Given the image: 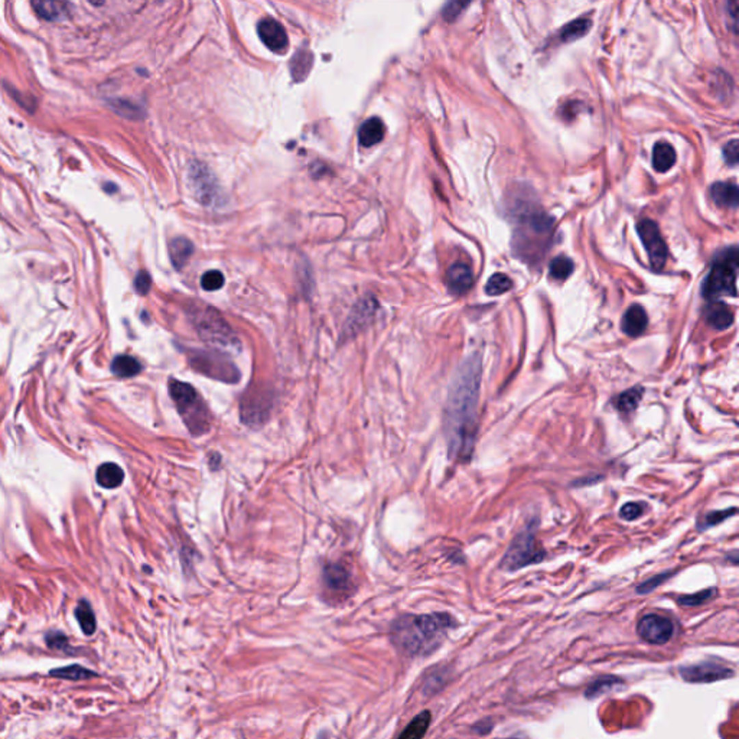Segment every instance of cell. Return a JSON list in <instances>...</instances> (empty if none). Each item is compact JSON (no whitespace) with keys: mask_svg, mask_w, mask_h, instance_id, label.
I'll return each instance as SVG.
<instances>
[{"mask_svg":"<svg viewBox=\"0 0 739 739\" xmlns=\"http://www.w3.org/2000/svg\"><path fill=\"white\" fill-rule=\"evenodd\" d=\"M481 359L471 357L458 368L445 411V433L452 458L467 461L477 437Z\"/></svg>","mask_w":739,"mask_h":739,"instance_id":"obj_1","label":"cell"},{"mask_svg":"<svg viewBox=\"0 0 739 739\" xmlns=\"http://www.w3.org/2000/svg\"><path fill=\"white\" fill-rule=\"evenodd\" d=\"M456 627L454 617L445 612L403 615L391 625V641L407 656H429L443 643L446 632Z\"/></svg>","mask_w":739,"mask_h":739,"instance_id":"obj_2","label":"cell"},{"mask_svg":"<svg viewBox=\"0 0 739 739\" xmlns=\"http://www.w3.org/2000/svg\"><path fill=\"white\" fill-rule=\"evenodd\" d=\"M169 393L190 433L194 437H200L211 429L213 416L194 386L172 378L169 381Z\"/></svg>","mask_w":739,"mask_h":739,"instance_id":"obj_3","label":"cell"},{"mask_svg":"<svg viewBox=\"0 0 739 739\" xmlns=\"http://www.w3.org/2000/svg\"><path fill=\"white\" fill-rule=\"evenodd\" d=\"M738 250L731 247L722 252L712 265V269L703 282L702 294L708 300H716L721 296H736L738 277Z\"/></svg>","mask_w":739,"mask_h":739,"instance_id":"obj_4","label":"cell"},{"mask_svg":"<svg viewBox=\"0 0 739 739\" xmlns=\"http://www.w3.org/2000/svg\"><path fill=\"white\" fill-rule=\"evenodd\" d=\"M194 324L200 337L211 347L229 350L239 347V338L231 331L229 324L213 308L201 307L194 311Z\"/></svg>","mask_w":739,"mask_h":739,"instance_id":"obj_5","label":"cell"},{"mask_svg":"<svg viewBox=\"0 0 739 739\" xmlns=\"http://www.w3.org/2000/svg\"><path fill=\"white\" fill-rule=\"evenodd\" d=\"M188 363L205 377L234 385L240 380V372L226 352L218 350H191L187 352Z\"/></svg>","mask_w":739,"mask_h":739,"instance_id":"obj_6","label":"cell"},{"mask_svg":"<svg viewBox=\"0 0 739 739\" xmlns=\"http://www.w3.org/2000/svg\"><path fill=\"white\" fill-rule=\"evenodd\" d=\"M536 529L537 520L527 526L526 529L513 540V543L504 554L503 562H501V567H503L504 571H519L521 567L542 562L546 558V553L537 547Z\"/></svg>","mask_w":739,"mask_h":739,"instance_id":"obj_7","label":"cell"},{"mask_svg":"<svg viewBox=\"0 0 739 739\" xmlns=\"http://www.w3.org/2000/svg\"><path fill=\"white\" fill-rule=\"evenodd\" d=\"M272 394L263 387H256L244 394L240 404V416L246 425L259 428L270 416Z\"/></svg>","mask_w":739,"mask_h":739,"instance_id":"obj_8","label":"cell"},{"mask_svg":"<svg viewBox=\"0 0 739 739\" xmlns=\"http://www.w3.org/2000/svg\"><path fill=\"white\" fill-rule=\"evenodd\" d=\"M637 231H638L641 242L644 243L647 253H649L650 265L653 266V269L656 270L663 269V266L666 265L669 252H667V246L663 240V237L662 234H660L657 224L651 220H643L637 224Z\"/></svg>","mask_w":739,"mask_h":739,"instance_id":"obj_9","label":"cell"},{"mask_svg":"<svg viewBox=\"0 0 739 739\" xmlns=\"http://www.w3.org/2000/svg\"><path fill=\"white\" fill-rule=\"evenodd\" d=\"M735 671L715 660H708L697 664L684 666L680 669V676L688 683H712L734 677Z\"/></svg>","mask_w":739,"mask_h":739,"instance_id":"obj_10","label":"cell"},{"mask_svg":"<svg viewBox=\"0 0 739 739\" xmlns=\"http://www.w3.org/2000/svg\"><path fill=\"white\" fill-rule=\"evenodd\" d=\"M637 632L644 641L654 645H663L673 637L675 624L667 617L649 614L644 615L638 621Z\"/></svg>","mask_w":739,"mask_h":739,"instance_id":"obj_11","label":"cell"},{"mask_svg":"<svg viewBox=\"0 0 739 739\" xmlns=\"http://www.w3.org/2000/svg\"><path fill=\"white\" fill-rule=\"evenodd\" d=\"M553 229V220L546 216L545 213H532L521 218V226L519 229V237H520V248L524 244H530V242H536V247L543 248V246L537 242L540 240L547 242L549 235L552 234Z\"/></svg>","mask_w":739,"mask_h":739,"instance_id":"obj_12","label":"cell"},{"mask_svg":"<svg viewBox=\"0 0 739 739\" xmlns=\"http://www.w3.org/2000/svg\"><path fill=\"white\" fill-rule=\"evenodd\" d=\"M190 182L191 188L200 203L205 205L216 204V200L218 198L217 183L207 166L201 164H194L190 169Z\"/></svg>","mask_w":739,"mask_h":739,"instance_id":"obj_13","label":"cell"},{"mask_svg":"<svg viewBox=\"0 0 739 739\" xmlns=\"http://www.w3.org/2000/svg\"><path fill=\"white\" fill-rule=\"evenodd\" d=\"M324 585L335 597H348L352 592V575L342 563H329L324 571Z\"/></svg>","mask_w":739,"mask_h":739,"instance_id":"obj_14","label":"cell"},{"mask_svg":"<svg viewBox=\"0 0 739 739\" xmlns=\"http://www.w3.org/2000/svg\"><path fill=\"white\" fill-rule=\"evenodd\" d=\"M259 35L261 42L276 54H283L287 49L289 39L283 26L274 19H263L259 23Z\"/></svg>","mask_w":739,"mask_h":739,"instance_id":"obj_15","label":"cell"},{"mask_svg":"<svg viewBox=\"0 0 739 739\" xmlns=\"http://www.w3.org/2000/svg\"><path fill=\"white\" fill-rule=\"evenodd\" d=\"M448 289L452 295H465L474 285L472 270L465 263H455L446 274Z\"/></svg>","mask_w":739,"mask_h":739,"instance_id":"obj_16","label":"cell"},{"mask_svg":"<svg viewBox=\"0 0 739 739\" xmlns=\"http://www.w3.org/2000/svg\"><path fill=\"white\" fill-rule=\"evenodd\" d=\"M649 325V318L641 305H632L627 309L623 318V331L628 337H640Z\"/></svg>","mask_w":739,"mask_h":739,"instance_id":"obj_17","label":"cell"},{"mask_svg":"<svg viewBox=\"0 0 739 739\" xmlns=\"http://www.w3.org/2000/svg\"><path fill=\"white\" fill-rule=\"evenodd\" d=\"M714 201L723 208H738L739 204V190L735 182H716L712 185L710 190Z\"/></svg>","mask_w":739,"mask_h":739,"instance_id":"obj_18","label":"cell"},{"mask_svg":"<svg viewBox=\"0 0 739 739\" xmlns=\"http://www.w3.org/2000/svg\"><path fill=\"white\" fill-rule=\"evenodd\" d=\"M706 321L712 328L722 331L734 324V312L723 302H714L706 309Z\"/></svg>","mask_w":739,"mask_h":739,"instance_id":"obj_19","label":"cell"},{"mask_svg":"<svg viewBox=\"0 0 739 739\" xmlns=\"http://www.w3.org/2000/svg\"><path fill=\"white\" fill-rule=\"evenodd\" d=\"M385 133H386V127H385V123L381 122V118L372 117V118H368V120H365L363 126L360 127L359 139L363 146L370 148L380 143L383 138H385Z\"/></svg>","mask_w":739,"mask_h":739,"instance_id":"obj_20","label":"cell"},{"mask_svg":"<svg viewBox=\"0 0 739 739\" xmlns=\"http://www.w3.org/2000/svg\"><path fill=\"white\" fill-rule=\"evenodd\" d=\"M374 312H376V303L373 300H363L361 303H359L357 308L354 309L351 318L348 321V325H347V333L351 335H354L355 333L361 331V329L373 320L374 316Z\"/></svg>","mask_w":739,"mask_h":739,"instance_id":"obj_21","label":"cell"},{"mask_svg":"<svg viewBox=\"0 0 739 739\" xmlns=\"http://www.w3.org/2000/svg\"><path fill=\"white\" fill-rule=\"evenodd\" d=\"M676 162V152L671 144L658 142L653 151V166L657 172H667Z\"/></svg>","mask_w":739,"mask_h":739,"instance_id":"obj_22","label":"cell"},{"mask_svg":"<svg viewBox=\"0 0 739 739\" xmlns=\"http://www.w3.org/2000/svg\"><path fill=\"white\" fill-rule=\"evenodd\" d=\"M194 253V244L185 239V237H177L172 242L169 243V255L170 260H172L174 266L177 269H181L185 266V263L190 260V257Z\"/></svg>","mask_w":739,"mask_h":739,"instance_id":"obj_23","label":"cell"},{"mask_svg":"<svg viewBox=\"0 0 739 739\" xmlns=\"http://www.w3.org/2000/svg\"><path fill=\"white\" fill-rule=\"evenodd\" d=\"M96 477H97V482L101 487L112 490V488H117L122 485L125 480V472L118 465L107 462V464H103L99 467Z\"/></svg>","mask_w":739,"mask_h":739,"instance_id":"obj_24","label":"cell"},{"mask_svg":"<svg viewBox=\"0 0 739 739\" xmlns=\"http://www.w3.org/2000/svg\"><path fill=\"white\" fill-rule=\"evenodd\" d=\"M312 64H313V57L311 52L303 48L299 49L295 54V57L292 58V61H290V73H292L294 80L300 83L303 78L309 74Z\"/></svg>","mask_w":739,"mask_h":739,"instance_id":"obj_25","label":"cell"},{"mask_svg":"<svg viewBox=\"0 0 739 739\" xmlns=\"http://www.w3.org/2000/svg\"><path fill=\"white\" fill-rule=\"evenodd\" d=\"M430 712L424 710L407 725L398 739H424L430 725Z\"/></svg>","mask_w":739,"mask_h":739,"instance_id":"obj_26","label":"cell"},{"mask_svg":"<svg viewBox=\"0 0 739 739\" xmlns=\"http://www.w3.org/2000/svg\"><path fill=\"white\" fill-rule=\"evenodd\" d=\"M142 372L140 363L130 355H118L112 363V373L120 378L133 377Z\"/></svg>","mask_w":739,"mask_h":739,"instance_id":"obj_27","label":"cell"},{"mask_svg":"<svg viewBox=\"0 0 739 739\" xmlns=\"http://www.w3.org/2000/svg\"><path fill=\"white\" fill-rule=\"evenodd\" d=\"M589 29H591V21L580 18L563 26L558 35H559L560 42H572L579 38H582Z\"/></svg>","mask_w":739,"mask_h":739,"instance_id":"obj_28","label":"cell"},{"mask_svg":"<svg viewBox=\"0 0 739 739\" xmlns=\"http://www.w3.org/2000/svg\"><path fill=\"white\" fill-rule=\"evenodd\" d=\"M75 618L78 624H80L81 630L86 636H92L96 632V628H97V623H96V615L94 612H92L91 606L87 601H81L80 604H78V606L75 608Z\"/></svg>","mask_w":739,"mask_h":739,"instance_id":"obj_29","label":"cell"},{"mask_svg":"<svg viewBox=\"0 0 739 739\" xmlns=\"http://www.w3.org/2000/svg\"><path fill=\"white\" fill-rule=\"evenodd\" d=\"M643 387H632L624 393H621L615 400V406L619 412L623 413H631L634 412L638 407L641 399H643Z\"/></svg>","mask_w":739,"mask_h":739,"instance_id":"obj_30","label":"cell"},{"mask_svg":"<svg viewBox=\"0 0 739 739\" xmlns=\"http://www.w3.org/2000/svg\"><path fill=\"white\" fill-rule=\"evenodd\" d=\"M49 675L58 679H65V680H86V679L94 677L96 673L80 664H73V666L51 670Z\"/></svg>","mask_w":739,"mask_h":739,"instance_id":"obj_31","label":"cell"},{"mask_svg":"<svg viewBox=\"0 0 739 739\" xmlns=\"http://www.w3.org/2000/svg\"><path fill=\"white\" fill-rule=\"evenodd\" d=\"M573 261L567 256H559L550 263L549 273L554 281H565L573 273Z\"/></svg>","mask_w":739,"mask_h":739,"instance_id":"obj_32","label":"cell"},{"mask_svg":"<svg viewBox=\"0 0 739 739\" xmlns=\"http://www.w3.org/2000/svg\"><path fill=\"white\" fill-rule=\"evenodd\" d=\"M511 287H513V282L507 274L495 273L490 277V279H488L487 286H485V292L490 296H498V295L508 292Z\"/></svg>","mask_w":739,"mask_h":739,"instance_id":"obj_33","label":"cell"},{"mask_svg":"<svg viewBox=\"0 0 739 739\" xmlns=\"http://www.w3.org/2000/svg\"><path fill=\"white\" fill-rule=\"evenodd\" d=\"M64 3L58 2H35L34 8L41 18L47 21H55L64 13Z\"/></svg>","mask_w":739,"mask_h":739,"instance_id":"obj_34","label":"cell"},{"mask_svg":"<svg viewBox=\"0 0 739 739\" xmlns=\"http://www.w3.org/2000/svg\"><path fill=\"white\" fill-rule=\"evenodd\" d=\"M734 514H736V508L732 507V508H728V510H721V511H710L708 513L706 516L703 517V521H699V529H709V527H714V526H718L721 524L722 521H725L727 519L732 517Z\"/></svg>","mask_w":739,"mask_h":739,"instance_id":"obj_35","label":"cell"},{"mask_svg":"<svg viewBox=\"0 0 739 739\" xmlns=\"http://www.w3.org/2000/svg\"><path fill=\"white\" fill-rule=\"evenodd\" d=\"M621 683V680L617 679V677H611V676H606V677H602V679H598L592 683L591 688H588L586 690V697H595V696H599V695H604L605 692H608L611 689H614V686Z\"/></svg>","mask_w":739,"mask_h":739,"instance_id":"obj_36","label":"cell"},{"mask_svg":"<svg viewBox=\"0 0 739 739\" xmlns=\"http://www.w3.org/2000/svg\"><path fill=\"white\" fill-rule=\"evenodd\" d=\"M718 593V591L715 588H709V589H705V591H701L697 593H693V595H684L682 598H679V604L683 605V606H697V605H702L708 601H710L712 598H714Z\"/></svg>","mask_w":739,"mask_h":739,"instance_id":"obj_37","label":"cell"},{"mask_svg":"<svg viewBox=\"0 0 739 739\" xmlns=\"http://www.w3.org/2000/svg\"><path fill=\"white\" fill-rule=\"evenodd\" d=\"M201 286L203 289L208 290V292H213V290H218L224 286V276L221 272L218 270H209L207 273H204L203 279H201Z\"/></svg>","mask_w":739,"mask_h":739,"instance_id":"obj_38","label":"cell"},{"mask_svg":"<svg viewBox=\"0 0 739 739\" xmlns=\"http://www.w3.org/2000/svg\"><path fill=\"white\" fill-rule=\"evenodd\" d=\"M48 645L51 647V649H55V650H61V651H70V644H68V640L67 637H65L62 632H58V631H51L47 634L45 637Z\"/></svg>","mask_w":739,"mask_h":739,"instance_id":"obj_39","label":"cell"},{"mask_svg":"<svg viewBox=\"0 0 739 739\" xmlns=\"http://www.w3.org/2000/svg\"><path fill=\"white\" fill-rule=\"evenodd\" d=\"M644 510H645V506L641 503H627L621 510H619V516L627 521H632L641 517Z\"/></svg>","mask_w":739,"mask_h":739,"instance_id":"obj_40","label":"cell"},{"mask_svg":"<svg viewBox=\"0 0 739 739\" xmlns=\"http://www.w3.org/2000/svg\"><path fill=\"white\" fill-rule=\"evenodd\" d=\"M738 144H739L738 140L734 139L727 144V146L723 148L725 161H727V164L731 165V166H736V164H738V152H739Z\"/></svg>","mask_w":739,"mask_h":739,"instance_id":"obj_41","label":"cell"},{"mask_svg":"<svg viewBox=\"0 0 739 739\" xmlns=\"http://www.w3.org/2000/svg\"><path fill=\"white\" fill-rule=\"evenodd\" d=\"M670 576V573H663V575H657L649 580H645V582H643L638 588H637V592L638 593H649L651 591H654L658 585H662V582L664 579H667Z\"/></svg>","mask_w":739,"mask_h":739,"instance_id":"obj_42","label":"cell"},{"mask_svg":"<svg viewBox=\"0 0 739 739\" xmlns=\"http://www.w3.org/2000/svg\"><path fill=\"white\" fill-rule=\"evenodd\" d=\"M151 285H152V279H151V276L146 272L138 273L136 279H135V287L138 290V294L146 295L149 292Z\"/></svg>","mask_w":739,"mask_h":739,"instance_id":"obj_43","label":"cell"},{"mask_svg":"<svg viewBox=\"0 0 739 739\" xmlns=\"http://www.w3.org/2000/svg\"><path fill=\"white\" fill-rule=\"evenodd\" d=\"M467 6H468V3H461V2L448 3L445 6V9H443V18L446 21H454Z\"/></svg>","mask_w":739,"mask_h":739,"instance_id":"obj_44","label":"cell"},{"mask_svg":"<svg viewBox=\"0 0 739 739\" xmlns=\"http://www.w3.org/2000/svg\"><path fill=\"white\" fill-rule=\"evenodd\" d=\"M318 739H329V738H328V735H326V734H321Z\"/></svg>","mask_w":739,"mask_h":739,"instance_id":"obj_45","label":"cell"}]
</instances>
